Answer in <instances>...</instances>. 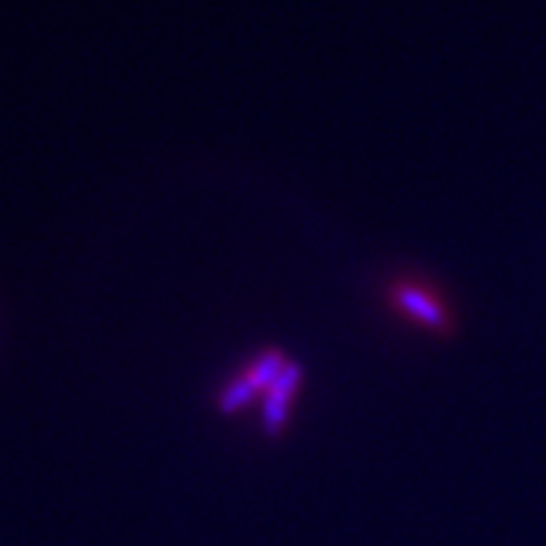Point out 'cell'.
<instances>
[{"label": "cell", "instance_id": "obj_1", "mask_svg": "<svg viewBox=\"0 0 546 546\" xmlns=\"http://www.w3.org/2000/svg\"><path fill=\"white\" fill-rule=\"evenodd\" d=\"M289 362L291 359L286 357L284 349L279 347L258 349L253 357H248L246 362L220 385L218 395H215L218 413L233 415L238 413V410H243V407L253 405L256 400H263L268 387L276 382V377L284 372V367Z\"/></svg>", "mask_w": 546, "mask_h": 546}, {"label": "cell", "instance_id": "obj_2", "mask_svg": "<svg viewBox=\"0 0 546 546\" xmlns=\"http://www.w3.org/2000/svg\"><path fill=\"white\" fill-rule=\"evenodd\" d=\"M385 301L400 319L430 334H448L453 324L448 301L430 281L418 276H397L387 281Z\"/></svg>", "mask_w": 546, "mask_h": 546}, {"label": "cell", "instance_id": "obj_3", "mask_svg": "<svg viewBox=\"0 0 546 546\" xmlns=\"http://www.w3.org/2000/svg\"><path fill=\"white\" fill-rule=\"evenodd\" d=\"M301 382H304V370L301 364L291 359L284 367L276 382L268 387V392L261 400V423L271 438H281L289 425L291 410H294V402L299 397Z\"/></svg>", "mask_w": 546, "mask_h": 546}]
</instances>
